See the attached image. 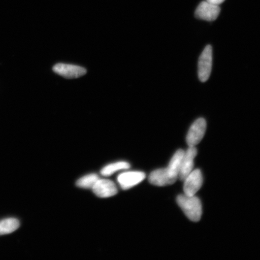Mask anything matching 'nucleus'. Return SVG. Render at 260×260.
Here are the masks:
<instances>
[{
  "instance_id": "nucleus-1",
  "label": "nucleus",
  "mask_w": 260,
  "mask_h": 260,
  "mask_svg": "<svg viewBox=\"0 0 260 260\" xmlns=\"http://www.w3.org/2000/svg\"><path fill=\"white\" fill-rule=\"evenodd\" d=\"M184 154L183 149H178L172 157L167 168L158 169L152 172L149 177L150 183L157 186H166L174 184L179 178Z\"/></svg>"
},
{
  "instance_id": "nucleus-2",
  "label": "nucleus",
  "mask_w": 260,
  "mask_h": 260,
  "mask_svg": "<svg viewBox=\"0 0 260 260\" xmlns=\"http://www.w3.org/2000/svg\"><path fill=\"white\" fill-rule=\"evenodd\" d=\"M177 203L186 216L193 222H199L202 216V204L197 197L180 194L177 198Z\"/></svg>"
},
{
  "instance_id": "nucleus-3",
  "label": "nucleus",
  "mask_w": 260,
  "mask_h": 260,
  "mask_svg": "<svg viewBox=\"0 0 260 260\" xmlns=\"http://www.w3.org/2000/svg\"><path fill=\"white\" fill-rule=\"evenodd\" d=\"M213 51L211 45L204 48L198 61V77L201 81L206 82L209 80L212 68Z\"/></svg>"
},
{
  "instance_id": "nucleus-4",
  "label": "nucleus",
  "mask_w": 260,
  "mask_h": 260,
  "mask_svg": "<svg viewBox=\"0 0 260 260\" xmlns=\"http://www.w3.org/2000/svg\"><path fill=\"white\" fill-rule=\"evenodd\" d=\"M207 123L204 118H199L191 125L187 133L186 142L188 146H195L201 141L206 133Z\"/></svg>"
},
{
  "instance_id": "nucleus-5",
  "label": "nucleus",
  "mask_w": 260,
  "mask_h": 260,
  "mask_svg": "<svg viewBox=\"0 0 260 260\" xmlns=\"http://www.w3.org/2000/svg\"><path fill=\"white\" fill-rule=\"evenodd\" d=\"M219 5L212 4L209 2H201L195 11V16L198 19L207 21L216 20L220 14Z\"/></svg>"
},
{
  "instance_id": "nucleus-6",
  "label": "nucleus",
  "mask_w": 260,
  "mask_h": 260,
  "mask_svg": "<svg viewBox=\"0 0 260 260\" xmlns=\"http://www.w3.org/2000/svg\"><path fill=\"white\" fill-rule=\"evenodd\" d=\"M183 190L184 194L188 196H193L202 187L203 178L202 173L200 170H193L185 178Z\"/></svg>"
},
{
  "instance_id": "nucleus-7",
  "label": "nucleus",
  "mask_w": 260,
  "mask_h": 260,
  "mask_svg": "<svg viewBox=\"0 0 260 260\" xmlns=\"http://www.w3.org/2000/svg\"><path fill=\"white\" fill-rule=\"evenodd\" d=\"M53 70L54 73L68 79H77L86 74V70L83 67L64 63L54 65Z\"/></svg>"
},
{
  "instance_id": "nucleus-8",
  "label": "nucleus",
  "mask_w": 260,
  "mask_h": 260,
  "mask_svg": "<svg viewBox=\"0 0 260 260\" xmlns=\"http://www.w3.org/2000/svg\"><path fill=\"white\" fill-rule=\"evenodd\" d=\"M197 155V149L195 146H188L182 158L179 179L184 181L193 170L194 159Z\"/></svg>"
},
{
  "instance_id": "nucleus-9",
  "label": "nucleus",
  "mask_w": 260,
  "mask_h": 260,
  "mask_svg": "<svg viewBox=\"0 0 260 260\" xmlns=\"http://www.w3.org/2000/svg\"><path fill=\"white\" fill-rule=\"evenodd\" d=\"M145 177L144 172L128 171L119 175L118 181L123 190H127L141 183Z\"/></svg>"
},
{
  "instance_id": "nucleus-10",
  "label": "nucleus",
  "mask_w": 260,
  "mask_h": 260,
  "mask_svg": "<svg viewBox=\"0 0 260 260\" xmlns=\"http://www.w3.org/2000/svg\"><path fill=\"white\" fill-rule=\"evenodd\" d=\"M92 189L97 197L103 198L112 197L118 193L115 184L107 179L99 178Z\"/></svg>"
},
{
  "instance_id": "nucleus-11",
  "label": "nucleus",
  "mask_w": 260,
  "mask_h": 260,
  "mask_svg": "<svg viewBox=\"0 0 260 260\" xmlns=\"http://www.w3.org/2000/svg\"><path fill=\"white\" fill-rule=\"evenodd\" d=\"M20 226L19 220L8 218L0 221V236L9 235L15 232Z\"/></svg>"
},
{
  "instance_id": "nucleus-12",
  "label": "nucleus",
  "mask_w": 260,
  "mask_h": 260,
  "mask_svg": "<svg viewBox=\"0 0 260 260\" xmlns=\"http://www.w3.org/2000/svg\"><path fill=\"white\" fill-rule=\"evenodd\" d=\"M130 168V165L128 162L118 161L114 162V164H110L106 166L103 170L101 171V174L103 176H110L115 172L119 171L128 170Z\"/></svg>"
},
{
  "instance_id": "nucleus-13",
  "label": "nucleus",
  "mask_w": 260,
  "mask_h": 260,
  "mask_svg": "<svg viewBox=\"0 0 260 260\" xmlns=\"http://www.w3.org/2000/svg\"><path fill=\"white\" fill-rule=\"evenodd\" d=\"M99 175L90 174L81 177L77 181V186L83 188H92L96 182L99 179Z\"/></svg>"
},
{
  "instance_id": "nucleus-14",
  "label": "nucleus",
  "mask_w": 260,
  "mask_h": 260,
  "mask_svg": "<svg viewBox=\"0 0 260 260\" xmlns=\"http://www.w3.org/2000/svg\"><path fill=\"white\" fill-rule=\"evenodd\" d=\"M207 1L212 3V4L214 5H219L222 4V3L225 1V0H207Z\"/></svg>"
}]
</instances>
